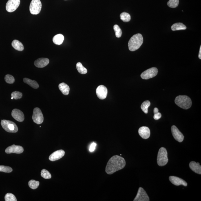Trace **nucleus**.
<instances>
[{"label": "nucleus", "mask_w": 201, "mask_h": 201, "mask_svg": "<svg viewBox=\"0 0 201 201\" xmlns=\"http://www.w3.org/2000/svg\"><path fill=\"white\" fill-rule=\"evenodd\" d=\"M125 159L118 155H114L109 159L105 168V172L110 175L123 169L125 167Z\"/></svg>", "instance_id": "f257e3e1"}, {"label": "nucleus", "mask_w": 201, "mask_h": 201, "mask_svg": "<svg viewBox=\"0 0 201 201\" xmlns=\"http://www.w3.org/2000/svg\"><path fill=\"white\" fill-rule=\"evenodd\" d=\"M143 39L141 34L134 35L130 39L128 43L129 50L130 51H136L140 48L143 43Z\"/></svg>", "instance_id": "f03ea898"}, {"label": "nucleus", "mask_w": 201, "mask_h": 201, "mask_svg": "<svg viewBox=\"0 0 201 201\" xmlns=\"http://www.w3.org/2000/svg\"><path fill=\"white\" fill-rule=\"evenodd\" d=\"M175 102L178 107L185 109H189L192 105L190 98L187 96H177L175 99Z\"/></svg>", "instance_id": "7ed1b4c3"}, {"label": "nucleus", "mask_w": 201, "mask_h": 201, "mask_svg": "<svg viewBox=\"0 0 201 201\" xmlns=\"http://www.w3.org/2000/svg\"><path fill=\"white\" fill-rule=\"evenodd\" d=\"M169 159L168 158V153L167 150L165 148L162 147L159 149L158 156H157V163L160 167L165 166L168 163Z\"/></svg>", "instance_id": "20e7f679"}, {"label": "nucleus", "mask_w": 201, "mask_h": 201, "mask_svg": "<svg viewBox=\"0 0 201 201\" xmlns=\"http://www.w3.org/2000/svg\"><path fill=\"white\" fill-rule=\"evenodd\" d=\"M1 125L3 128L9 133H16L18 131L17 125L14 122L10 120H3L1 121Z\"/></svg>", "instance_id": "39448f33"}, {"label": "nucleus", "mask_w": 201, "mask_h": 201, "mask_svg": "<svg viewBox=\"0 0 201 201\" xmlns=\"http://www.w3.org/2000/svg\"><path fill=\"white\" fill-rule=\"evenodd\" d=\"M42 4L40 0H32L30 3V11L33 15L39 14L41 11Z\"/></svg>", "instance_id": "423d86ee"}, {"label": "nucleus", "mask_w": 201, "mask_h": 201, "mask_svg": "<svg viewBox=\"0 0 201 201\" xmlns=\"http://www.w3.org/2000/svg\"><path fill=\"white\" fill-rule=\"evenodd\" d=\"M32 118L34 123L38 125L43 123L44 121L43 115L39 108L36 107L34 109Z\"/></svg>", "instance_id": "0eeeda50"}, {"label": "nucleus", "mask_w": 201, "mask_h": 201, "mask_svg": "<svg viewBox=\"0 0 201 201\" xmlns=\"http://www.w3.org/2000/svg\"><path fill=\"white\" fill-rule=\"evenodd\" d=\"M158 69L153 67L144 71L141 75V77L143 79H148L154 77L158 73Z\"/></svg>", "instance_id": "6e6552de"}, {"label": "nucleus", "mask_w": 201, "mask_h": 201, "mask_svg": "<svg viewBox=\"0 0 201 201\" xmlns=\"http://www.w3.org/2000/svg\"><path fill=\"white\" fill-rule=\"evenodd\" d=\"M148 195L143 188H139L138 193L134 199V201H149Z\"/></svg>", "instance_id": "1a4fd4ad"}, {"label": "nucleus", "mask_w": 201, "mask_h": 201, "mask_svg": "<svg viewBox=\"0 0 201 201\" xmlns=\"http://www.w3.org/2000/svg\"><path fill=\"white\" fill-rule=\"evenodd\" d=\"M20 0H9L6 3V8L8 12L15 11L19 6Z\"/></svg>", "instance_id": "9d476101"}, {"label": "nucleus", "mask_w": 201, "mask_h": 201, "mask_svg": "<svg viewBox=\"0 0 201 201\" xmlns=\"http://www.w3.org/2000/svg\"><path fill=\"white\" fill-rule=\"evenodd\" d=\"M171 130L173 136L175 140L179 142H182L183 141L184 139V135L177 127L175 126H173L171 127Z\"/></svg>", "instance_id": "9b49d317"}, {"label": "nucleus", "mask_w": 201, "mask_h": 201, "mask_svg": "<svg viewBox=\"0 0 201 201\" xmlns=\"http://www.w3.org/2000/svg\"><path fill=\"white\" fill-rule=\"evenodd\" d=\"M107 88L103 85L99 86L96 89L97 96L100 100L105 99L107 97Z\"/></svg>", "instance_id": "f8f14e48"}, {"label": "nucleus", "mask_w": 201, "mask_h": 201, "mask_svg": "<svg viewBox=\"0 0 201 201\" xmlns=\"http://www.w3.org/2000/svg\"><path fill=\"white\" fill-rule=\"evenodd\" d=\"M5 151L7 154H10L11 153L21 154L23 153L24 148L21 146L13 145L7 148Z\"/></svg>", "instance_id": "ddd939ff"}, {"label": "nucleus", "mask_w": 201, "mask_h": 201, "mask_svg": "<svg viewBox=\"0 0 201 201\" xmlns=\"http://www.w3.org/2000/svg\"><path fill=\"white\" fill-rule=\"evenodd\" d=\"M12 116L18 122H23L24 120V115L21 111L17 109H13Z\"/></svg>", "instance_id": "4468645a"}, {"label": "nucleus", "mask_w": 201, "mask_h": 201, "mask_svg": "<svg viewBox=\"0 0 201 201\" xmlns=\"http://www.w3.org/2000/svg\"><path fill=\"white\" fill-rule=\"evenodd\" d=\"M169 180L173 185L176 186L182 185L187 186V182L182 178L178 177L171 176L169 177Z\"/></svg>", "instance_id": "2eb2a0df"}, {"label": "nucleus", "mask_w": 201, "mask_h": 201, "mask_svg": "<svg viewBox=\"0 0 201 201\" xmlns=\"http://www.w3.org/2000/svg\"><path fill=\"white\" fill-rule=\"evenodd\" d=\"M65 152L63 150H59L54 152L49 157V160L52 161L57 160L64 156Z\"/></svg>", "instance_id": "dca6fc26"}, {"label": "nucleus", "mask_w": 201, "mask_h": 201, "mask_svg": "<svg viewBox=\"0 0 201 201\" xmlns=\"http://www.w3.org/2000/svg\"><path fill=\"white\" fill-rule=\"evenodd\" d=\"M139 134L142 138L147 139L150 136V130L148 127L143 126L140 128L138 130Z\"/></svg>", "instance_id": "f3484780"}, {"label": "nucleus", "mask_w": 201, "mask_h": 201, "mask_svg": "<svg viewBox=\"0 0 201 201\" xmlns=\"http://www.w3.org/2000/svg\"><path fill=\"white\" fill-rule=\"evenodd\" d=\"M49 60L46 58H38L34 62L35 66L38 68H43L49 64Z\"/></svg>", "instance_id": "a211bd4d"}, {"label": "nucleus", "mask_w": 201, "mask_h": 201, "mask_svg": "<svg viewBox=\"0 0 201 201\" xmlns=\"http://www.w3.org/2000/svg\"><path fill=\"white\" fill-rule=\"evenodd\" d=\"M189 167L192 170L199 174H201V166L198 162L191 161L190 162Z\"/></svg>", "instance_id": "6ab92c4d"}, {"label": "nucleus", "mask_w": 201, "mask_h": 201, "mask_svg": "<svg viewBox=\"0 0 201 201\" xmlns=\"http://www.w3.org/2000/svg\"><path fill=\"white\" fill-rule=\"evenodd\" d=\"M58 88L63 95L67 96L69 94L70 88L66 83H60L58 85Z\"/></svg>", "instance_id": "aec40b11"}, {"label": "nucleus", "mask_w": 201, "mask_h": 201, "mask_svg": "<svg viewBox=\"0 0 201 201\" xmlns=\"http://www.w3.org/2000/svg\"><path fill=\"white\" fill-rule=\"evenodd\" d=\"M12 45L14 48L18 51H22L24 49L23 44L18 40H13L12 43Z\"/></svg>", "instance_id": "412c9836"}, {"label": "nucleus", "mask_w": 201, "mask_h": 201, "mask_svg": "<svg viewBox=\"0 0 201 201\" xmlns=\"http://www.w3.org/2000/svg\"><path fill=\"white\" fill-rule=\"evenodd\" d=\"M23 81L24 83L30 85L34 89H36L39 88V85L35 80H33L27 78H24Z\"/></svg>", "instance_id": "4be33fe9"}, {"label": "nucleus", "mask_w": 201, "mask_h": 201, "mask_svg": "<svg viewBox=\"0 0 201 201\" xmlns=\"http://www.w3.org/2000/svg\"><path fill=\"white\" fill-rule=\"evenodd\" d=\"M64 40V36L62 34H58L55 36L53 38V41L56 45H60Z\"/></svg>", "instance_id": "5701e85b"}, {"label": "nucleus", "mask_w": 201, "mask_h": 201, "mask_svg": "<svg viewBox=\"0 0 201 201\" xmlns=\"http://www.w3.org/2000/svg\"><path fill=\"white\" fill-rule=\"evenodd\" d=\"M187 28L185 25L182 23H177L173 24L171 26V29L173 31L180 30H185Z\"/></svg>", "instance_id": "b1692460"}, {"label": "nucleus", "mask_w": 201, "mask_h": 201, "mask_svg": "<svg viewBox=\"0 0 201 201\" xmlns=\"http://www.w3.org/2000/svg\"><path fill=\"white\" fill-rule=\"evenodd\" d=\"M76 67L78 72L81 74H85L87 73V69L83 66L82 63L78 62L76 64Z\"/></svg>", "instance_id": "393cba45"}, {"label": "nucleus", "mask_w": 201, "mask_h": 201, "mask_svg": "<svg viewBox=\"0 0 201 201\" xmlns=\"http://www.w3.org/2000/svg\"><path fill=\"white\" fill-rule=\"evenodd\" d=\"M121 19L124 22H128L130 21L131 16L127 12H124L122 13L120 15Z\"/></svg>", "instance_id": "a878e982"}, {"label": "nucleus", "mask_w": 201, "mask_h": 201, "mask_svg": "<svg viewBox=\"0 0 201 201\" xmlns=\"http://www.w3.org/2000/svg\"><path fill=\"white\" fill-rule=\"evenodd\" d=\"M150 105V102L149 101L147 100L143 102L141 105V108L145 114H147L148 113V108Z\"/></svg>", "instance_id": "bb28decb"}, {"label": "nucleus", "mask_w": 201, "mask_h": 201, "mask_svg": "<svg viewBox=\"0 0 201 201\" xmlns=\"http://www.w3.org/2000/svg\"><path fill=\"white\" fill-rule=\"evenodd\" d=\"M40 182L38 181L32 180L29 181L28 185L29 187L32 189L35 190L37 189L39 186Z\"/></svg>", "instance_id": "cd10ccee"}, {"label": "nucleus", "mask_w": 201, "mask_h": 201, "mask_svg": "<svg viewBox=\"0 0 201 201\" xmlns=\"http://www.w3.org/2000/svg\"><path fill=\"white\" fill-rule=\"evenodd\" d=\"M179 0H169L167 3L168 6L171 8H175L178 6Z\"/></svg>", "instance_id": "c85d7f7f"}, {"label": "nucleus", "mask_w": 201, "mask_h": 201, "mask_svg": "<svg viewBox=\"0 0 201 201\" xmlns=\"http://www.w3.org/2000/svg\"><path fill=\"white\" fill-rule=\"evenodd\" d=\"M114 30L115 32V34L117 37L120 38L122 36V32L121 29L120 28L119 26L117 25H114Z\"/></svg>", "instance_id": "c756f323"}, {"label": "nucleus", "mask_w": 201, "mask_h": 201, "mask_svg": "<svg viewBox=\"0 0 201 201\" xmlns=\"http://www.w3.org/2000/svg\"><path fill=\"white\" fill-rule=\"evenodd\" d=\"M5 201H17L16 197L12 193L6 194L5 197Z\"/></svg>", "instance_id": "7c9ffc66"}, {"label": "nucleus", "mask_w": 201, "mask_h": 201, "mask_svg": "<svg viewBox=\"0 0 201 201\" xmlns=\"http://www.w3.org/2000/svg\"><path fill=\"white\" fill-rule=\"evenodd\" d=\"M41 176L44 178L49 179L52 178V175L49 172L45 169H43L41 171Z\"/></svg>", "instance_id": "2f4dec72"}, {"label": "nucleus", "mask_w": 201, "mask_h": 201, "mask_svg": "<svg viewBox=\"0 0 201 201\" xmlns=\"http://www.w3.org/2000/svg\"><path fill=\"white\" fill-rule=\"evenodd\" d=\"M5 80L7 83L9 84L13 83L15 80L13 76L11 75L8 74L5 75Z\"/></svg>", "instance_id": "473e14b6"}, {"label": "nucleus", "mask_w": 201, "mask_h": 201, "mask_svg": "<svg viewBox=\"0 0 201 201\" xmlns=\"http://www.w3.org/2000/svg\"><path fill=\"white\" fill-rule=\"evenodd\" d=\"M11 96L14 99H20L22 97L23 94L19 91H15L12 93Z\"/></svg>", "instance_id": "72a5a7b5"}, {"label": "nucleus", "mask_w": 201, "mask_h": 201, "mask_svg": "<svg viewBox=\"0 0 201 201\" xmlns=\"http://www.w3.org/2000/svg\"><path fill=\"white\" fill-rule=\"evenodd\" d=\"M13 169L11 168L4 165H0V172L6 173H10L12 172Z\"/></svg>", "instance_id": "f704fd0d"}, {"label": "nucleus", "mask_w": 201, "mask_h": 201, "mask_svg": "<svg viewBox=\"0 0 201 201\" xmlns=\"http://www.w3.org/2000/svg\"><path fill=\"white\" fill-rule=\"evenodd\" d=\"M96 144L95 142H93L91 144L90 147L89 148V151L90 152H93L95 151L96 149Z\"/></svg>", "instance_id": "c9c22d12"}, {"label": "nucleus", "mask_w": 201, "mask_h": 201, "mask_svg": "<svg viewBox=\"0 0 201 201\" xmlns=\"http://www.w3.org/2000/svg\"><path fill=\"white\" fill-rule=\"evenodd\" d=\"M162 115L160 113H157L154 114V116H153V118L155 120H158L161 118Z\"/></svg>", "instance_id": "e433bc0d"}, {"label": "nucleus", "mask_w": 201, "mask_h": 201, "mask_svg": "<svg viewBox=\"0 0 201 201\" xmlns=\"http://www.w3.org/2000/svg\"><path fill=\"white\" fill-rule=\"evenodd\" d=\"M199 58L200 59H201V46H200V51H199Z\"/></svg>", "instance_id": "4c0bfd02"}, {"label": "nucleus", "mask_w": 201, "mask_h": 201, "mask_svg": "<svg viewBox=\"0 0 201 201\" xmlns=\"http://www.w3.org/2000/svg\"><path fill=\"white\" fill-rule=\"evenodd\" d=\"M159 109L157 108H155L154 109V110H153V112H154V114L155 113L158 112Z\"/></svg>", "instance_id": "58836bf2"}, {"label": "nucleus", "mask_w": 201, "mask_h": 201, "mask_svg": "<svg viewBox=\"0 0 201 201\" xmlns=\"http://www.w3.org/2000/svg\"><path fill=\"white\" fill-rule=\"evenodd\" d=\"M11 99H12V100L13 99V97H11Z\"/></svg>", "instance_id": "ea45409f"}]
</instances>
